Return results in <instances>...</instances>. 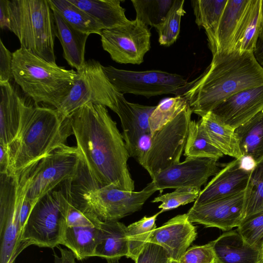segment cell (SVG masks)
<instances>
[{
    "instance_id": "1",
    "label": "cell",
    "mask_w": 263,
    "mask_h": 263,
    "mask_svg": "<svg viewBox=\"0 0 263 263\" xmlns=\"http://www.w3.org/2000/svg\"><path fill=\"white\" fill-rule=\"evenodd\" d=\"M84 165L97 187L113 185L134 191L123 135L106 106L87 103L68 117Z\"/></svg>"
},
{
    "instance_id": "2",
    "label": "cell",
    "mask_w": 263,
    "mask_h": 263,
    "mask_svg": "<svg viewBox=\"0 0 263 263\" xmlns=\"http://www.w3.org/2000/svg\"><path fill=\"white\" fill-rule=\"evenodd\" d=\"M263 84V68L253 52L229 51L213 55L206 70L181 95L201 117L231 96Z\"/></svg>"
},
{
    "instance_id": "3",
    "label": "cell",
    "mask_w": 263,
    "mask_h": 263,
    "mask_svg": "<svg viewBox=\"0 0 263 263\" xmlns=\"http://www.w3.org/2000/svg\"><path fill=\"white\" fill-rule=\"evenodd\" d=\"M73 134L68 117L63 120L54 108L26 103L15 140L8 147V175L15 176L66 145Z\"/></svg>"
},
{
    "instance_id": "4",
    "label": "cell",
    "mask_w": 263,
    "mask_h": 263,
    "mask_svg": "<svg viewBox=\"0 0 263 263\" xmlns=\"http://www.w3.org/2000/svg\"><path fill=\"white\" fill-rule=\"evenodd\" d=\"M12 53L15 82L35 103L57 109L68 93L77 71L49 62L21 47Z\"/></svg>"
},
{
    "instance_id": "5",
    "label": "cell",
    "mask_w": 263,
    "mask_h": 263,
    "mask_svg": "<svg viewBox=\"0 0 263 263\" xmlns=\"http://www.w3.org/2000/svg\"><path fill=\"white\" fill-rule=\"evenodd\" d=\"M7 8L8 29L18 38L21 47L56 63L57 30L48 0H8Z\"/></svg>"
},
{
    "instance_id": "6",
    "label": "cell",
    "mask_w": 263,
    "mask_h": 263,
    "mask_svg": "<svg viewBox=\"0 0 263 263\" xmlns=\"http://www.w3.org/2000/svg\"><path fill=\"white\" fill-rule=\"evenodd\" d=\"M72 197L70 185L53 190L42 197L32 210L23 229L21 253L31 245L53 248L61 244L66 226L68 205Z\"/></svg>"
},
{
    "instance_id": "7",
    "label": "cell",
    "mask_w": 263,
    "mask_h": 263,
    "mask_svg": "<svg viewBox=\"0 0 263 263\" xmlns=\"http://www.w3.org/2000/svg\"><path fill=\"white\" fill-rule=\"evenodd\" d=\"M37 164L15 176L1 174L0 263H14L20 253V211L32 180V173Z\"/></svg>"
},
{
    "instance_id": "8",
    "label": "cell",
    "mask_w": 263,
    "mask_h": 263,
    "mask_svg": "<svg viewBox=\"0 0 263 263\" xmlns=\"http://www.w3.org/2000/svg\"><path fill=\"white\" fill-rule=\"evenodd\" d=\"M76 71L77 76L68 93L56 109L62 119L90 103L104 105L116 112L120 93L107 78L103 66L97 60L89 59Z\"/></svg>"
},
{
    "instance_id": "9",
    "label": "cell",
    "mask_w": 263,
    "mask_h": 263,
    "mask_svg": "<svg viewBox=\"0 0 263 263\" xmlns=\"http://www.w3.org/2000/svg\"><path fill=\"white\" fill-rule=\"evenodd\" d=\"M193 113L189 105L175 119L152 135L148 149L138 162L152 179L180 162Z\"/></svg>"
},
{
    "instance_id": "10",
    "label": "cell",
    "mask_w": 263,
    "mask_h": 263,
    "mask_svg": "<svg viewBox=\"0 0 263 263\" xmlns=\"http://www.w3.org/2000/svg\"><path fill=\"white\" fill-rule=\"evenodd\" d=\"M82 157L77 147L64 145L55 149L36 165L26 198L34 205L62 182L76 179Z\"/></svg>"
},
{
    "instance_id": "11",
    "label": "cell",
    "mask_w": 263,
    "mask_h": 263,
    "mask_svg": "<svg viewBox=\"0 0 263 263\" xmlns=\"http://www.w3.org/2000/svg\"><path fill=\"white\" fill-rule=\"evenodd\" d=\"M106 76L120 93H132L149 98L174 94L181 95L188 82L183 76L161 70L136 71L103 66Z\"/></svg>"
},
{
    "instance_id": "12",
    "label": "cell",
    "mask_w": 263,
    "mask_h": 263,
    "mask_svg": "<svg viewBox=\"0 0 263 263\" xmlns=\"http://www.w3.org/2000/svg\"><path fill=\"white\" fill-rule=\"evenodd\" d=\"M157 191L153 181L138 192L122 190L113 185L97 187L85 190L82 201L102 221H118L141 210Z\"/></svg>"
},
{
    "instance_id": "13",
    "label": "cell",
    "mask_w": 263,
    "mask_h": 263,
    "mask_svg": "<svg viewBox=\"0 0 263 263\" xmlns=\"http://www.w3.org/2000/svg\"><path fill=\"white\" fill-rule=\"evenodd\" d=\"M100 36L103 49L113 61L120 64H140L151 48L150 30L137 19L122 26L104 29Z\"/></svg>"
},
{
    "instance_id": "14",
    "label": "cell",
    "mask_w": 263,
    "mask_h": 263,
    "mask_svg": "<svg viewBox=\"0 0 263 263\" xmlns=\"http://www.w3.org/2000/svg\"><path fill=\"white\" fill-rule=\"evenodd\" d=\"M217 160L186 158L155 176L152 179L158 191L166 189L190 188L201 190L208 179L219 171Z\"/></svg>"
},
{
    "instance_id": "15",
    "label": "cell",
    "mask_w": 263,
    "mask_h": 263,
    "mask_svg": "<svg viewBox=\"0 0 263 263\" xmlns=\"http://www.w3.org/2000/svg\"><path fill=\"white\" fill-rule=\"evenodd\" d=\"M244 205L245 191L226 198L194 204L186 214L192 223L229 231L242 221Z\"/></svg>"
},
{
    "instance_id": "16",
    "label": "cell",
    "mask_w": 263,
    "mask_h": 263,
    "mask_svg": "<svg viewBox=\"0 0 263 263\" xmlns=\"http://www.w3.org/2000/svg\"><path fill=\"white\" fill-rule=\"evenodd\" d=\"M196 227L187 214L178 215L156 228L147 242L157 244L167 252L171 259L179 261L197 236Z\"/></svg>"
},
{
    "instance_id": "17",
    "label": "cell",
    "mask_w": 263,
    "mask_h": 263,
    "mask_svg": "<svg viewBox=\"0 0 263 263\" xmlns=\"http://www.w3.org/2000/svg\"><path fill=\"white\" fill-rule=\"evenodd\" d=\"M263 110V84L237 92L212 111L234 129Z\"/></svg>"
},
{
    "instance_id": "18",
    "label": "cell",
    "mask_w": 263,
    "mask_h": 263,
    "mask_svg": "<svg viewBox=\"0 0 263 263\" xmlns=\"http://www.w3.org/2000/svg\"><path fill=\"white\" fill-rule=\"evenodd\" d=\"M251 172L240 166V158L228 163L201 190L194 205L201 204L235 196L244 192Z\"/></svg>"
},
{
    "instance_id": "19",
    "label": "cell",
    "mask_w": 263,
    "mask_h": 263,
    "mask_svg": "<svg viewBox=\"0 0 263 263\" xmlns=\"http://www.w3.org/2000/svg\"><path fill=\"white\" fill-rule=\"evenodd\" d=\"M156 106H147L128 102L120 93L117 100L116 114L120 119L123 137L131 157L139 137L151 133L149 120Z\"/></svg>"
},
{
    "instance_id": "20",
    "label": "cell",
    "mask_w": 263,
    "mask_h": 263,
    "mask_svg": "<svg viewBox=\"0 0 263 263\" xmlns=\"http://www.w3.org/2000/svg\"><path fill=\"white\" fill-rule=\"evenodd\" d=\"M0 144L7 148L17 137L26 102L10 82L0 83Z\"/></svg>"
},
{
    "instance_id": "21",
    "label": "cell",
    "mask_w": 263,
    "mask_h": 263,
    "mask_svg": "<svg viewBox=\"0 0 263 263\" xmlns=\"http://www.w3.org/2000/svg\"><path fill=\"white\" fill-rule=\"evenodd\" d=\"M217 263H260V249L246 242L237 230L212 241Z\"/></svg>"
},
{
    "instance_id": "22",
    "label": "cell",
    "mask_w": 263,
    "mask_h": 263,
    "mask_svg": "<svg viewBox=\"0 0 263 263\" xmlns=\"http://www.w3.org/2000/svg\"><path fill=\"white\" fill-rule=\"evenodd\" d=\"M127 227L118 221H102L99 228L94 256L107 259L128 257Z\"/></svg>"
},
{
    "instance_id": "23",
    "label": "cell",
    "mask_w": 263,
    "mask_h": 263,
    "mask_svg": "<svg viewBox=\"0 0 263 263\" xmlns=\"http://www.w3.org/2000/svg\"><path fill=\"white\" fill-rule=\"evenodd\" d=\"M51 8L53 12L57 37L63 50V56L71 67L79 70L86 62L85 46L89 35L74 28L54 9Z\"/></svg>"
},
{
    "instance_id": "24",
    "label": "cell",
    "mask_w": 263,
    "mask_h": 263,
    "mask_svg": "<svg viewBox=\"0 0 263 263\" xmlns=\"http://www.w3.org/2000/svg\"><path fill=\"white\" fill-rule=\"evenodd\" d=\"M261 20V0H250L237 26L230 51L253 52Z\"/></svg>"
},
{
    "instance_id": "25",
    "label": "cell",
    "mask_w": 263,
    "mask_h": 263,
    "mask_svg": "<svg viewBox=\"0 0 263 263\" xmlns=\"http://www.w3.org/2000/svg\"><path fill=\"white\" fill-rule=\"evenodd\" d=\"M199 121L210 142L223 155L235 159L242 156L234 128L221 121L212 112L201 117Z\"/></svg>"
},
{
    "instance_id": "26",
    "label": "cell",
    "mask_w": 263,
    "mask_h": 263,
    "mask_svg": "<svg viewBox=\"0 0 263 263\" xmlns=\"http://www.w3.org/2000/svg\"><path fill=\"white\" fill-rule=\"evenodd\" d=\"M97 20L104 29L114 28L127 24L125 10L119 0H69Z\"/></svg>"
},
{
    "instance_id": "27",
    "label": "cell",
    "mask_w": 263,
    "mask_h": 263,
    "mask_svg": "<svg viewBox=\"0 0 263 263\" xmlns=\"http://www.w3.org/2000/svg\"><path fill=\"white\" fill-rule=\"evenodd\" d=\"M250 0H228L217 29L212 55L229 51L238 22Z\"/></svg>"
},
{
    "instance_id": "28",
    "label": "cell",
    "mask_w": 263,
    "mask_h": 263,
    "mask_svg": "<svg viewBox=\"0 0 263 263\" xmlns=\"http://www.w3.org/2000/svg\"><path fill=\"white\" fill-rule=\"evenodd\" d=\"M242 156L263 159V110L235 129Z\"/></svg>"
},
{
    "instance_id": "29",
    "label": "cell",
    "mask_w": 263,
    "mask_h": 263,
    "mask_svg": "<svg viewBox=\"0 0 263 263\" xmlns=\"http://www.w3.org/2000/svg\"><path fill=\"white\" fill-rule=\"evenodd\" d=\"M228 0H192L195 23L205 31L210 50L213 47L218 26Z\"/></svg>"
},
{
    "instance_id": "30",
    "label": "cell",
    "mask_w": 263,
    "mask_h": 263,
    "mask_svg": "<svg viewBox=\"0 0 263 263\" xmlns=\"http://www.w3.org/2000/svg\"><path fill=\"white\" fill-rule=\"evenodd\" d=\"M99 227L66 226L61 244L71 251L78 260L94 256Z\"/></svg>"
},
{
    "instance_id": "31",
    "label": "cell",
    "mask_w": 263,
    "mask_h": 263,
    "mask_svg": "<svg viewBox=\"0 0 263 263\" xmlns=\"http://www.w3.org/2000/svg\"><path fill=\"white\" fill-rule=\"evenodd\" d=\"M54 9L69 25L77 30L90 35H100L104 30L102 26L95 18L69 0H48Z\"/></svg>"
},
{
    "instance_id": "32",
    "label": "cell",
    "mask_w": 263,
    "mask_h": 263,
    "mask_svg": "<svg viewBox=\"0 0 263 263\" xmlns=\"http://www.w3.org/2000/svg\"><path fill=\"white\" fill-rule=\"evenodd\" d=\"M184 151L186 158H210L218 160L224 155L210 142L199 121H190Z\"/></svg>"
},
{
    "instance_id": "33",
    "label": "cell",
    "mask_w": 263,
    "mask_h": 263,
    "mask_svg": "<svg viewBox=\"0 0 263 263\" xmlns=\"http://www.w3.org/2000/svg\"><path fill=\"white\" fill-rule=\"evenodd\" d=\"M263 211V159L251 172L245 191L243 219ZM242 220V221H243Z\"/></svg>"
},
{
    "instance_id": "34",
    "label": "cell",
    "mask_w": 263,
    "mask_h": 263,
    "mask_svg": "<svg viewBox=\"0 0 263 263\" xmlns=\"http://www.w3.org/2000/svg\"><path fill=\"white\" fill-rule=\"evenodd\" d=\"M175 0H132L136 19L156 28L165 19Z\"/></svg>"
},
{
    "instance_id": "35",
    "label": "cell",
    "mask_w": 263,
    "mask_h": 263,
    "mask_svg": "<svg viewBox=\"0 0 263 263\" xmlns=\"http://www.w3.org/2000/svg\"><path fill=\"white\" fill-rule=\"evenodd\" d=\"M160 212L155 215L144 216L138 221L127 227V237L129 254L127 258L135 261L144 245L147 243L150 235L156 228V220Z\"/></svg>"
},
{
    "instance_id": "36",
    "label": "cell",
    "mask_w": 263,
    "mask_h": 263,
    "mask_svg": "<svg viewBox=\"0 0 263 263\" xmlns=\"http://www.w3.org/2000/svg\"><path fill=\"white\" fill-rule=\"evenodd\" d=\"M189 105L186 100L181 95L162 100L156 106L149 118L151 134L172 121Z\"/></svg>"
},
{
    "instance_id": "37",
    "label": "cell",
    "mask_w": 263,
    "mask_h": 263,
    "mask_svg": "<svg viewBox=\"0 0 263 263\" xmlns=\"http://www.w3.org/2000/svg\"><path fill=\"white\" fill-rule=\"evenodd\" d=\"M184 3V0H175L165 19L156 28L160 45L170 46L178 37L181 19L185 13Z\"/></svg>"
},
{
    "instance_id": "38",
    "label": "cell",
    "mask_w": 263,
    "mask_h": 263,
    "mask_svg": "<svg viewBox=\"0 0 263 263\" xmlns=\"http://www.w3.org/2000/svg\"><path fill=\"white\" fill-rule=\"evenodd\" d=\"M102 220L82 201L77 203L71 197L68 203L66 226L70 227H99Z\"/></svg>"
},
{
    "instance_id": "39",
    "label": "cell",
    "mask_w": 263,
    "mask_h": 263,
    "mask_svg": "<svg viewBox=\"0 0 263 263\" xmlns=\"http://www.w3.org/2000/svg\"><path fill=\"white\" fill-rule=\"evenodd\" d=\"M200 191L201 190L195 189L179 188L173 192L161 195L155 198L152 202H161L158 208L161 209L160 212L162 213L195 201Z\"/></svg>"
},
{
    "instance_id": "40",
    "label": "cell",
    "mask_w": 263,
    "mask_h": 263,
    "mask_svg": "<svg viewBox=\"0 0 263 263\" xmlns=\"http://www.w3.org/2000/svg\"><path fill=\"white\" fill-rule=\"evenodd\" d=\"M237 230L246 242L260 249L263 242V211L244 219Z\"/></svg>"
},
{
    "instance_id": "41",
    "label": "cell",
    "mask_w": 263,
    "mask_h": 263,
    "mask_svg": "<svg viewBox=\"0 0 263 263\" xmlns=\"http://www.w3.org/2000/svg\"><path fill=\"white\" fill-rule=\"evenodd\" d=\"M179 263H217L212 241L202 246L189 248L182 256Z\"/></svg>"
},
{
    "instance_id": "42",
    "label": "cell",
    "mask_w": 263,
    "mask_h": 263,
    "mask_svg": "<svg viewBox=\"0 0 263 263\" xmlns=\"http://www.w3.org/2000/svg\"><path fill=\"white\" fill-rule=\"evenodd\" d=\"M170 257L161 246L147 242L135 260V263H168Z\"/></svg>"
},
{
    "instance_id": "43",
    "label": "cell",
    "mask_w": 263,
    "mask_h": 263,
    "mask_svg": "<svg viewBox=\"0 0 263 263\" xmlns=\"http://www.w3.org/2000/svg\"><path fill=\"white\" fill-rule=\"evenodd\" d=\"M13 53L0 40V83L10 82L13 79L12 74Z\"/></svg>"
},
{
    "instance_id": "44",
    "label": "cell",
    "mask_w": 263,
    "mask_h": 263,
    "mask_svg": "<svg viewBox=\"0 0 263 263\" xmlns=\"http://www.w3.org/2000/svg\"><path fill=\"white\" fill-rule=\"evenodd\" d=\"M57 247L60 251L61 256L54 255V263H77L76 256L71 251L62 248L59 246Z\"/></svg>"
},
{
    "instance_id": "45",
    "label": "cell",
    "mask_w": 263,
    "mask_h": 263,
    "mask_svg": "<svg viewBox=\"0 0 263 263\" xmlns=\"http://www.w3.org/2000/svg\"><path fill=\"white\" fill-rule=\"evenodd\" d=\"M0 152L1 174L8 175L9 165L8 148L0 144Z\"/></svg>"
},
{
    "instance_id": "46",
    "label": "cell",
    "mask_w": 263,
    "mask_h": 263,
    "mask_svg": "<svg viewBox=\"0 0 263 263\" xmlns=\"http://www.w3.org/2000/svg\"><path fill=\"white\" fill-rule=\"evenodd\" d=\"M8 0H0V27L2 29L8 28L9 16L7 8Z\"/></svg>"
},
{
    "instance_id": "47",
    "label": "cell",
    "mask_w": 263,
    "mask_h": 263,
    "mask_svg": "<svg viewBox=\"0 0 263 263\" xmlns=\"http://www.w3.org/2000/svg\"><path fill=\"white\" fill-rule=\"evenodd\" d=\"M253 54L258 63L263 68V34L258 36Z\"/></svg>"
},
{
    "instance_id": "48",
    "label": "cell",
    "mask_w": 263,
    "mask_h": 263,
    "mask_svg": "<svg viewBox=\"0 0 263 263\" xmlns=\"http://www.w3.org/2000/svg\"><path fill=\"white\" fill-rule=\"evenodd\" d=\"M257 163L253 158L249 156H242L240 158V166L242 169L251 172L256 166Z\"/></svg>"
},
{
    "instance_id": "49",
    "label": "cell",
    "mask_w": 263,
    "mask_h": 263,
    "mask_svg": "<svg viewBox=\"0 0 263 263\" xmlns=\"http://www.w3.org/2000/svg\"><path fill=\"white\" fill-rule=\"evenodd\" d=\"M107 263H120L119 258H111L106 259Z\"/></svg>"
},
{
    "instance_id": "50",
    "label": "cell",
    "mask_w": 263,
    "mask_h": 263,
    "mask_svg": "<svg viewBox=\"0 0 263 263\" xmlns=\"http://www.w3.org/2000/svg\"><path fill=\"white\" fill-rule=\"evenodd\" d=\"M260 263H263V242L261 243V245L260 246Z\"/></svg>"
},
{
    "instance_id": "51",
    "label": "cell",
    "mask_w": 263,
    "mask_h": 263,
    "mask_svg": "<svg viewBox=\"0 0 263 263\" xmlns=\"http://www.w3.org/2000/svg\"><path fill=\"white\" fill-rule=\"evenodd\" d=\"M168 263H179V261H176L170 259Z\"/></svg>"
}]
</instances>
